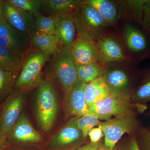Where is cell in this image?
<instances>
[{
  "label": "cell",
  "mask_w": 150,
  "mask_h": 150,
  "mask_svg": "<svg viewBox=\"0 0 150 150\" xmlns=\"http://www.w3.org/2000/svg\"><path fill=\"white\" fill-rule=\"evenodd\" d=\"M35 113L38 124L45 132L51 130L58 112V98L54 85L49 79L41 81L37 88Z\"/></svg>",
  "instance_id": "1"
},
{
  "label": "cell",
  "mask_w": 150,
  "mask_h": 150,
  "mask_svg": "<svg viewBox=\"0 0 150 150\" xmlns=\"http://www.w3.org/2000/svg\"><path fill=\"white\" fill-rule=\"evenodd\" d=\"M51 56L33 48L25 58L15 84V90L26 93L40 85L43 80L42 68Z\"/></svg>",
  "instance_id": "2"
},
{
  "label": "cell",
  "mask_w": 150,
  "mask_h": 150,
  "mask_svg": "<svg viewBox=\"0 0 150 150\" xmlns=\"http://www.w3.org/2000/svg\"><path fill=\"white\" fill-rule=\"evenodd\" d=\"M77 30L78 38L96 41L106 35L109 25L93 8L83 4L72 13Z\"/></svg>",
  "instance_id": "3"
},
{
  "label": "cell",
  "mask_w": 150,
  "mask_h": 150,
  "mask_svg": "<svg viewBox=\"0 0 150 150\" xmlns=\"http://www.w3.org/2000/svg\"><path fill=\"white\" fill-rule=\"evenodd\" d=\"M103 77L111 96L131 101L134 91L133 80L129 71L120 65L108 64L104 67Z\"/></svg>",
  "instance_id": "4"
},
{
  "label": "cell",
  "mask_w": 150,
  "mask_h": 150,
  "mask_svg": "<svg viewBox=\"0 0 150 150\" xmlns=\"http://www.w3.org/2000/svg\"><path fill=\"white\" fill-rule=\"evenodd\" d=\"M53 56L51 62L52 72L67 93L78 80L72 50L61 49Z\"/></svg>",
  "instance_id": "5"
},
{
  "label": "cell",
  "mask_w": 150,
  "mask_h": 150,
  "mask_svg": "<svg viewBox=\"0 0 150 150\" xmlns=\"http://www.w3.org/2000/svg\"><path fill=\"white\" fill-rule=\"evenodd\" d=\"M122 34L130 61L137 63L150 58V42L137 25L127 21L123 25Z\"/></svg>",
  "instance_id": "6"
},
{
  "label": "cell",
  "mask_w": 150,
  "mask_h": 150,
  "mask_svg": "<svg viewBox=\"0 0 150 150\" xmlns=\"http://www.w3.org/2000/svg\"><path fill=\"white\" fill-rule=\"evenodd\" d=\"M98 126L104 134V144L112 149L115 148L124 134L137 132L139 129V122L135 114L110 119L101 122Z\"/></svg>",
  "instance_id": "7"
},
{
  "label": "cell",
  "mask_w": 150,
  "mask_h": 150,
  "mask_svg": "<svg viewBox=\"0 0 150 150\" xmlns=\"http://www.w3.org/2000/svg\"><path fill=\"white\" fill-rule=\"evenodd\" d=\"M133 105L131 101L110 96L88 108L99 119L108 121L112 116L119 118L135 114Z\"/></svg>",
  "instance_id": "8"
},
{
  "label": "cell",
  "mask_w": 150,
  "mask_h": 150,
  "mask_svg": "<svg viewBox=\"0 0 150 150\" xmlns=\"http://www.w3.org/2000/svg\"><path fill=\"white\" fill-rule=\"evenodd\" d=\"M25 93L14 90L0 106V133L3 136L10 131L21 115Z\"/></svg>",
  "instance_id": "9"
},
{
  "label": "cell",
  "mask_w": 150,
  "mask_h": 150,
  "mask_svg": "<svg viewBox=\"0 0 150 150\" xmlns=\"http://www.w3.org/2000/svg\"><path fill=\"white\" fill-rule=\"evenodd\" d=\"M0 44L25 58L33 49L30 36L17 31L0 16Z\"/></svg>",
  "instance_id": "10"
},
{
  "label": "cell",
  "mask_w": 150,
  "mask_h": 150,
  "mask_svg": "<svg viewBox=\"0 0 150 150\" xmlns=\"http://www.w3.org/2000/svg\"><path fill=\"white\" fill-rule=\"evenodd\" d=\"M4 137L6 147L17 143H37L43 139L31 125L24 112H22L16 123Z\"/></svg>",
  "instance_id": "11"
},
{
  "label": "cell",
  "mask_w": 150,
  "mask_h": 150,
  "mask_svg": "<svg viewBox=\"0 0 150 150\" xmlns=\"http://www.w3.org/2000/svg\"><path fill=\"white\" fill-rule=\"evenodd\" d=\"M99 63L103 67L112 63L129 62V59L121 43L111 35H105L96 41Z\"/></svg>",
  "instance_id": "12"
},
{
  "label": "cell",
  "mask_w": 150,
  "mask_h": 150,
  "mask_svg": "<svg viewBox=\"0 0 150 150\" xmlns=\"http://www.w3.org/2000/svg\"><path fill=\"white\" fill-rule=\"evenodd\" d=\"M2 15L14 29L31 36L34 29L35 17L16 8L8 0H4Z\"/></svg>",
  "instance_id": "13"
},
{
  "label": "cell",
  "mask_w": 150,
  "mask_h": 150,
  "mask_svg": "<svg viewBox=\"0 0 150 150\" xmlns=\"http://www.w3.org/2000/svg\"><path fill=\"white\" fill-rule=\"evenodd\" d=\"M86 84L78 80L71 89L66 93L65 108L68 115L81 117L92 112L88 110L86 103L84 89Z\"/></svg>",
  "instance_id": "14"
},
{
  "label": "cell",
  "mask_w": 150,
  "mask_h": 150,
  "mask_svg": "<svg viewBox=\"0 0 150 150\" xmlns=\"http://www.w3.org/2000/svg\"><path fill=\"white\" fill-rule=\"evenodd\" d=\"M73 13L58 17L56 36L61 49H72L78 38L77 30L72 16Z\"/></svg>",
  "instance_id": "15"
},
{
  "label": "cell",
  "mask_w": 150,
  "mask_h": 150,
  "mask_svg": "<svg viewBox=\"0 0 150 150\" xmlns=\"http://www.w3.org/2000/svg\"><path fill=\"white\" fill-rule=\"evenodd\" d=\"M72 53L76 65L99 63V54L96 42L86 38H77Z\"/></svg>",
  "instance_id": "16"
},
{
  "label": "cell",
  "mask_w": 150,
  "mask_h": 150,
  "mask_svg": "<svg viewBox=\"0 0 150 150\" xmlns=\"http://www.w3.org/2000/svg\"><path fill=\"white\" fill-rule=\"evenodd\" d=\"M119 12V18H125L134 24L142 25L144 7L148 0L116 1Z\"/></svg>",
  "instance_id": "17"
},
{
  "label": "cell",
  "mask_w": 150,
  "mask_h": 150,
  "mask_svg": "<svg viewBox=\"0 0 150 150\" xmlns=\"http://www.w3.org/2000/svg\"><path fill=\"white\" fill-rule=\"evenodd\" d=\"M79 117L74 116L69 119L65 126L51 140V144L52 146H66L83 138L82 133L78 128L77 124Z\"/></svg>",
  "instance_id": "18"
},
{
  "label": "cell",
  "mask_w": 150,
  "mask_h": 150,
  "mask_svg": "<svg viewBox=\"0 0 150 150\" xmlns=\"http://www.w3.org/2000/svg\"><path fill=\"white\" fill-rule=\"evenodd\" d=\"M83 4L95 9L109 26L115 25L120 20L119 10L116 1L83 0Z\"/></svg>",
  "instance_id": "19"
},
{
  "label": "cell",
  "mask_w": 150,
  "mask_h": 150,
  "mask_svg": "<svg viewBox=\"0 0 150 150\" xmlns=\"http://www.w3.org/2000/svg\"><path fill=\"white\" fill-rule=\"evenodd\" d=\"M83 0H43L41 11L47 16L58 17L72 13L83 4Z\"/></svg>",
  "instance_id": "20"
},
{
  "label": "cell",
  "mask_w": 150,
  "mask_h": 150,
  "mask_svg": "<svg viewBox=\"0 0 150 150\" xmlns=\"http://www.w3.org/2000/svg\"><path fill=\"white\" fill-rule=\"evenodd\" d=\"M84 95L88 107L111 96L109 89L103 77L86 84Z\"/></svg>",
  "instance_id": "21"
},
{
  "label": "cell",
  "mask_w": 150,
  "mask_h": 150,
  "mask_svg": "<svg viewBox=\"0 0 150 150\" xmlns=\"http://www.w3.org/2000/svg\"><path fill=\"white\" fill-rule=\"evenodd\" d=\"M33 48L53 55L60 50L58 40L54 34L33 32L30 36Z\"/></svg>",
  "instance_id": "22"
},
{
  "label": "cell",
  "mask_w": 150,
  "mask_h": 150,
  "mask_svg": "<svg viewBox=\"0 0 150 150\" xmlns=\"http://www.w3.org/2000/svg\"><path fill=\"white\" fill-rule=\"evenodd\" d=\"M25 57L0 44V69L18 75Z\"/></svg>",
  "instance_id": "23"
},
{
  "label": "cell",
  "mask_w": 150,
  "mask_h": 150,
  "mask_svg": "<svg viewBox=\"0 0 150 150\" xmlns=\"http://www.w3.org/2000/svg\"><path fill=\"white\" fill-rule=\"evenodd\" d=\"M76 70L78 80L88 84L102 77L104 68L98 63L81 66L76 65Z\"/></svg>",
  "instance_id": "24"
},
{
  "label": "cell",
  "mask_w": 150,
  "mask_h": 150,
  "mask_svg": "<svg viewBox=\"0 0 150 150\" xmlns=\"http://www.w3.org/2000/svg\"><path fill=\"white\" fill-rule=\"evenodd\" d=\"M131 100L140 106L150 101V69L145 73L139 85L133 93Z\"/></svg>",
  "instance_id": "25"
},
{
  "label": "cell",
  "mask_w": 150,
  "mask_h": 150,
  "mask_svg": "<svg viewBox=\"0 0 150 150\" xmlns=\"http://www.w3.org/2000/svg\"><path fill=\"white\" fill-rule=\"evenodd\" d=\"M57 17L45 16L43 14L39 13L35 17L33 32L38 31L54 35L57 29Z\"/></svg>",
  "instance_id": "26"
},
{
  "label": "cell",
  "mask_w": 150,
  "mask_h": 150,
  "mask_svg": "<svg viewBox=\"0 0 150 150\" xmlns=\"http://www.w3.org/2000/svg\"><path fill=\"white\" fill-rule=\"evenodd\" d=\"M18 75L0 69V100L6 98L14 87Z\"/></svg>",
  "instance_id": "27"
},
{
  "label": "cell",
  "mask_w": 150,
  "mask_h": 150,
  "mask_svg": "<svg viewBox=\"0 0 150 150\" xmlns=\"http://www.w3.org/2000/svg\"><path fill=\"white\" fill-rule=\"evenodd\" d=\"M12 5L36 17L41 13L43 0H8Z\"/></svg>",
  "instance_id": "28"
},
{
  "label": "cell",
  "mask_w": 150,
  "mask_h": 150,
  "mask_svg": "<svg viewBox=\"0 0 150 150\" xmlns=\"http://www.w3.org/2000/svg\"><path fill=\"white\" fill-rule=\"evenodd\" d=\"M99 120L98 117L93 113L86 114L78 118L77 124L78 128L82 133L83 138L85 139L88 136L89 132L91 129L95 126H98L101 123Z\"/></svg>",
  "instance_id": "29"
},
{
  "label": "cell",
  "mask_w": 150,
  "mask_h": 150,
  "mask_svg": "<svg viewBox=\"0 0 150 150\" xmlns=\"http://www.w3.org/2000/svg\"><path fill=\"white\" fill-rule=\"evenodd\" d=\"M136 139L141 150H150V131L143 128L137 131Z\"/></svg>",
  "instance_id": "30"
},
{
  "label": "cell",
  "mask_w": 150,
  "mask_h": 150,
  "mask_svg": "<svg viewBox=\"0 0 150 150\" xmlns=\"http://www.w3.org/2000/svg\"><path fill=\"white\" fill-rule=\"evenodd\" d=\"M141 27L145 34L150 38V0H148L144 7V16Z\"/></svg>",
  "instance_id": "31"
},
{
  "label": "cell",
  "mask_w": 150,
  "mask_h": 150,
  "mask_svg": "<svg viewBox=\"0 0 150 150\" xmlns=\"http://www.w3.org/2000/svg\"><path fill=\"white\" fill-rule=\"evenodd\" d=\"M88 136L90 139L91 142L97 143L99 142L100 140L104 136L103 132L99 127L93 128L90 131Z\"/></svg>",
  "instance_id": "32"
},
{
  "label": "cell",
  "mask_w": 150,
  "mask_h": 150,
  "mask_svg": "<svg viewBox=\"0 0 150 150\" xmlns=\"http://www.w3.org/2000/svg\"><path fill=\"white\" fill-rule=\"evenodd\" d=\"M118 150H141L137 143L136 136L134 135L129 140L127 144L119 148Z\"/></svg>",
  "instance_id": "33"
},
{
  "label": "cell",
  "mask_w": 150,
  "mask_h": 150,
  "mask_svg": "<svg viewBox=\"0 0 150 150\" xmlns=\"http://www.w3.org/2000/svg\"><path fill=\"white\" fill-rule=\"evenodd\" d=\"M101 144H102L100 142L97 143L91 142L90 143L79 148L77 150H96Z\"/></svg>",
  "instance_id": "34"
},
{
  "label": "cell",
  "mask_w": 150,
  "mask_h": 150,
  "mask_svg": "<svg viewBox=\"0 0 150 150\" xmlns=\"http://www.w3.org/2000/svg\"><path fill=\"white\" fill-rule=\"evenodd\" d=\"M5 148L4 137L0 133V150H3Z\"/></svg>",
  "instance_id": "35"
},
{
  "label": "cell",
  "mask_w": 150,
  "mask_h": 150,
  "mask_svg": "<svg viewBox=\"0 0 150 150\" xmlns=\"http://www.w3.org/2000/svg\"><path fill=\"white\" fill-rule=\"evenodd\" d=\"M96 150H115V148L113 149H110V148L108 147L104 144H101V145Z\"/></svg>",
  "instance_id": "36"
},
{
  "label": "cell",
  "mask_w": 150,
  "mask_h": 150,
  "mask_svg": "<svg viewBox=\"0 0 150 150\" xmlns=\"http://www.w3.org/2000/svg\"><path fill=\"white\" fill-rule=\"evenodd\" d=\"M3 4L4 0H0V16L2 14Z\"/></svg>",
  "instance_id": "37"
},
{
  "label": "cell",
  "mask_w": 150,
  "mask_h": 150,
  "mask_svg": "<svg viewBox=\"0 0 150 150\" xmlns=\"http://www.w3.org/2000/svg\"><path fill=\"white\" fill-rule=\"evenodd\" d=\"M3 150H16L15 149H13V148H11L10 147H6Z\"/></svg>",
  "instance_id": "38"
}]
</instances>
